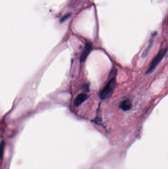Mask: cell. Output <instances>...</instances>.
Masks as SVG:
<instances>
[{"label":"cell","instance_id":"cell-1","mask_svg":"<svg viewBox=\"0 0 168 169\" xmlns=\"http://www.w3.org/2000/svg\"><path fill=\"white\" fill-rule=\"evenodd\" d=\"M116 84V79L115 76H112L107 85L105 86L102 90L101 91L100 97L102 100H105L110 98L112 96L115 90Z\"/></svg>","mask_w":168,"mask_h":169},{"label":"cell","instance_id":"cell-2","mask_svg":"<svg viewBox=\"0 0 168 169\" xmlns=\"http://www.w3.org/2000/svg\"><path fill=\"white\" fill-rule=\"evenodd\" d=\"M167 52V49H162L157 54V55L153 58L151 63L149 64V66L148 67V70L146 71V73H150L153 71L156 67L158 65L159 63L163 59L165 55L166 54Z\"/></svg>","mask_w":168,"mask_h":169},{"label":"cell","instance_id":"cell-3","mask_svg":"<svg viewBox=\"0 0 168 169\" xmlns=\"http://www.w3.org/2000/svg\"><path fill=\"white\" fill-rule=\"evenodd\" d=\"M92 49V46L91 43H87L85 45V47L83 49L82 55L80 56V61L81 62H84L86 60L87 57L91 52Z\"/></svg>","mask_w":168,"mask_h":169},{"label":"cell","instance_id":"cell-4","mask_svg":"<svg viewBox=\"0 0 168 169\" xmlns=\"http://www.w3.org/2000/svg\"><path fill=\"white\" fill-rule=\"evenodd\" d=\"M88 98V95L85 93H81L80 95H79L75 98V101H74L75 106H76V107H78V106H79L84 101H85V100H86Z\"/></svg>","mask_w":168,"mask_h":169},{"label":"cell","instance_id":"cell-5","mask_svg":"<svg viewBox=\"0 0 168 169\" xmlns=\"http://www.w3.org/2000/svg\"><path fill=\"white\" fill-rule=\"evenodd\" d=\"M119 107L121 110L126 111L129 110L131 108L132 103L130 100L128 99L123 100L120 103Z\"/></svg>","mask_w":168,"mask_h":169},{"label":"cell","instance_id":"cell-6","mask_svg":"<svg viewBox=\"0 0 168 169\" xmlns=\"http://www.w3.org/2000/svg\"><path fill=\"white\" fill-rule=\"evenodd\" d=\"M153 39H154L153 37V38L151 39L150 41L149 42V45H148V47H146L145 51L143 52V57H146V56L147 54H148V52H149V50L150 49V48L151 47V45H153Z\"/></svg>","mask_w":168,"mask_h":169},{"label":"cell","instance_id":"cell-7","mask_svg":"<svg viewBox=\"0 0 168 169\" xmlns=\"http://www.w3.org/2000/svg\"><path fill=\"white\" fill-rule=\"evenodd\" d=\"M70 16H71L70 13H68V14L64 15L60 19V22L62 23V22H64L65 21H66L67 19H68L70 18Z\"/></svg>","mask_w":168,"mask_h":169}]
</instances>
